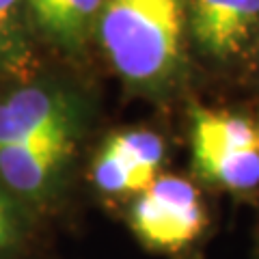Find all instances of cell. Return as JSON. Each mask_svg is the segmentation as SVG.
Returning <instances> with one entry per match:
<instances>
[{
	"label": "cell",
	"mask_w": 259,
	"mask_h": 259,
	"mask_svg": "<svg viewBox=\"0 0 259 259\" xmlns=\"http://www.w3.org/2000/svg\"><path fill=\"white\" fill-rule=\"evenodd\" d=\"M190 141L194 166L207 182L238 192L259 186V130L248 119L194 108Z\"/></svg>",
	"instance_id": "2"
},
{
	"label": "cell",
	"mask_w": 259,
	"mask_h": 259,
	"mask_svg": "<svg viewBox=\"0 0 259 259\" xmlns=\"http://www.w3.org/2000/svg\"><path fill=\"white\" fill-rule=\"evenodd\" d=\"M93 180L97 184V188L104 192L141 194L143 190H147L149 186L156 182V177L145 175L139 168L127 164L119 153H115L110 147L104 145V149L100 151V156L95 160V166H93Z\"/></svg>",
	"instance_id": "8"
},
{
	"label": "cell",
	"mask_w": 259,
	"mask_h": 259,
	"mask_svg": "<svg viewBox=\"0 0 259 259\" xmlns=\"http://www.w3.org/2000/svg\"><path fill=\"white\" fill-rule=\"evenodd\" d=\"M115 153H119L127 164L139 168L145 175L158 177L162 158H164V145L160 136L147 132V130H132V132H121L115 134L106 143Z\"/></svg>",
	"instance_id": "9"
},
{
	"label": "cell",
	"mask_w": 259,
	"mask_h": 259,
	"mask_svg": "<svg viewBox=\"0 0 259 259\" xmlns=\"http://www.w3.org/2000/svg\"><path fill=\"white\" fill-rule=\"evenodd\" d=\"M184 0H104L97 28L108 59L127 82L162 87L184 61Z\"/></svg>",
	"instance_id": "1"
},
{
	"label": "cell",
	"mask_w": 259,
	"mask_h": 259,
	"mask_svg": "<svg viewBox=\"0 0 259 259\" xmlns=\"http://www.w3.org/2000/svg\"><path fill=\"white\" fill-rule=\"evenodd\" d=\"M186 18L201 52L214 61H231L259 32V0H190Z\"/></svg>",
	"instance_id": "4"
},
{
	"label": "cell",
	"mask_w": 259,
	"mask_h": 259,
	"mask_svg": "<svg viewBox=\"0 0 259 259\" xmlns=\"http://www.w3.org/2000/svg\"><path fill=\"white\" fill-rule=\"evenodd\" d=\"M24 0H0V69L11 65L24 50L22 11Z\"/></svg>",
	"instance_id": "10"
},
{
	"label": "cell",
	"mask_w": 259,
	"mask_h": 259,
	"mask_svg": "<svg viewBox=\"0 0 259 259\" xmlns=\"http://www.w3.org/2000/svg\"><path fill=\"white\" fill-rule=\"evenodd\" d=\"M205 214L197 188L180 177H156L132 205V229L145 244L177 250L199 238Z\"/></svg>",
	"instance_id": "3"
},
{
	"label": "cell",
	"mask_w": 259,
	"mask_h": 259,
	"mask_svg": "<svg viewBox=\"0 0 259 259\" xmlns=\"http://www.w3.org/2000/svg\"><path fill=\"white\" fill-rule=\"evenodd\" d=\"M74 145V125L52 130L26 143L0 147V177L22 194L41 192Z\"/></svg>",
	"instance_id": "5"
},
{
	"label": "cell",
	"mask_w": 259,
	"mask_h": 259,
	"mask_svg": "<svg viewBox=\"0 0 259 259\" xmlns=\"http://www.w3.org/2000/svg\"><path fill=\"white\" fill-rule=\"evenodd\" d=\"M65 125H74L69 104L54 91L22 89L0 104V147L32 141Z\"/></svg>",
	"instance_id": "6"
},
{
	"label": "cell",
	"mask_w": 259,
	"mask_h": 259,
	"mask_svg": "<svg viewBox=\"0 0 259 259\" xmlns=\"http://www.w3.org/2000/svg\"><path fill=\"white\" fill-rule=\"evenodd\" d=\"M37 26L65 48H76L91 32L104 0H24Z\"/></svg>",
	"instance_id": "7"
}]
</instances>
